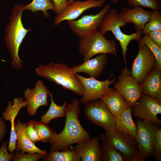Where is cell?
I'll list each match as a JSON object with an SVG mask.
<instances>
[{
    "label": "cell",
    "mask_w": 161,
    "mask_h": 161,
    "mask_svg": "<svg viewBox=\"0 0 161 161\" xmlns=\"http://www.w3.org/2000/svg\"><path fill=\"white\" fill-rule=\"evenodd\" d=\"M138 42L145 45L152 52L157 61L155 66L161 71V48L152 41L148 34H145L142 36Z\"/></svg>",
    "instance_id": "obj_30"
},
{
    "label": "cell",
    "mask_w": 161,
    "mask_h": 161,
    "mask_svg": "<svg viewBox=\"0 0 161 161\" xmlns=\"http://www.w3.org/2000/svg\"><path fill=\"white\" fill-rule=\"evenodd\" d=\"M80 103L79 100L75 98L67 104L64 127L61 133L55 134L50 141L51 150L64 151L70 148L74 144L85 142L91 138L79 119Z\"/></svg>",
    "instance_id": "obj_1"
},
{
    "label": "cell",
    "mask_w": 161,
    "mask_h": 161,
    "mask_svg": "<svg viewBox=\"0 0 161 161\" xmlns=\"http://www.w3.org/2000/svg\"><path fill=\"white\" fill-rule=\"evenodd\" d=\"M132 113L136 118L160 126L161 121L157 115L161 114V97L154 98L143 94L132 107Z\"/></svg>",
    "instance_id": "obj_8"
},
{
    "label": "cell",
    "mask_w": 161,
    "mask_h": 161,
    "mask_svg": "<svg viewBox=\"0 0 161 161\" xmlns=\"http://www.w3.org/2000/svg\"><path fill=\"white\" fill-rule=\"evenodd\" d=\"M45 155L35 153L25 154L15 150V153L11 160L13 161H37L43 158Z\"/></svg>",
    "instance_id": "obj_32"
},
{
    "label": "cell",
    "mask_w": 161,
    "mask_h": 161,
    "mask_svg": "<svg viewBox=\"0 0 161 161\" xmlns=\"http://www.w3.org/2000/svg\"><path fill=\"white\" fill-rule=\"evenodd\" d=\"M157 126L156 130L152 156L157 161L161 160V128Z\"/></svg>",
    "instance_id": "obj_33"
},
{
    "label": "cell",
    "mask_w": 161,
    "mask_h": 161,
    "mask_svg": "<svg viewBox=\"0 0 161 161\" xmlns=\"http://www.w3.org/2000/svg\"><path fill=\"white\" fill-rule=\"evenodd\" d=\"M55 8L57 15L61 13L68 6V0H51Z\"/></svg>",
    "instance_id": "obj_36"
},
{
    "label": "cell",
    "mask_w": 161,
    "mask_h": 161,
    "mask_svg": "<svg viewBox=\"0 0 161 161\" xmlns=\"http://www.w3.org/2000/svg\"><path fill=\"white\" fill-rule=\"evenodd\" d=\"M25 10H29L33 13L41 11L43 12L44 16L48 18L50 15L47 12L49 10H53L55 12V8L51 0H33L28 5L24 6Z\"/></svg>",
    "instance_id": "obj_27"
},
{
    "label": "cell",
    "mask_w": 161,
    "mask_h": 161,
    "mask_svg": "<svg viewBox=\"0 0 161 161\" xmlns=\"http://www.w3.org/2000/svg\"><path fill=\"white\" fill-rule=\"evenodd\" d=\"M118 13L116 9L110 8L105 16L98 29L104 35L108 31L112 32L120 42L125 66H126V55L128 45L132 40L139 41L142 36V31L129 35L124 33L120 27L125 26L127 24L119 16Z\"/></svg>",
    "instance_id": "obj_4"
},
{
    "label": "cell",
    "mask_w": 161,
    "mask_h": 161,
    "mask_svg": "<svg viewBox=\"0 0 161 161\" xmlns=\"http://www.w3.org/2000/svg\"><path fill=\"white\" fill-rule=\"evenodd\" d=\"M34 127L39 138V141L43 143L50 142L54 135L56 134L46 124L40 121L34 122Z\"/></svg>",
    "instance_id": "obj_28"
},
{
    "label": "cell",
    "mask_w": 161,
    "mask_h": 161,
    "mask_svg": "<svg viewBox=\"0 0 161 161\" xmlns=\"http://www.w3.org/2000/svg\"><path fill=\"white\" fill-rule=\"evenodd\" d=\"M139 43L138 52L132 64L130 73L140 84L149 71L155 66L157 61L149 49L142 43Z\"/></svg>",
    "instance_id": "obj_13"
},
{
    "label": "cell",
    "mask_w": 161,
    "mask_h": 161,
    "mask_svg": "<svg viewBox=\"0 0 161 161\" xmlns=\"http://www.w3.org/2000/svg\"><path fill=\"white\" fill-rule=\"evenodd\" d=\"M136 136L139 153L145 158L152 156L156 129L157 125H154L140 118L136 120Z\"/></svg>",
    "instance_id": "obj_12"
},
{
    "label": "cell",
    "mask_w": 161,
    "mask_h": 161,
    "mask_svg": "<svg viewBox=\"0 0 161 161\" xmlns=\"http://www.w3.org/2000/svg\"><path fill=\"white\" fill-rule=\"evenodd\" d=\"M100 138L94 137L84 142L77 143L74 147L82 161H100L102 148Z\"/></svg>",
    "instance_id": "obj_19"
},
{
    "label": "cell",
    "mask_w": 161,
    "mask_h": 161,
    "mask_svg": "<svg viewBox=\"0 0 161 161\" xmlns=\"http://www.w3.org/2000/svg\"><path fill=\"white\" fill-rule=\"evenodd\" d=\"M108 59L106 54H100L93 58L84 61L82 64L73 66L72 68L75 74L83 72L90 78H96L102 74Z\"/></svg>",
    "instance_id": "obj_18"
},
{
    "label": "cell",
    "mask_w": 161,
    "mask_h": 161,
    "mask_svg": "<svg viewBox=\"0 0 161 161\" xmlns=\"http://www.w3.org/2000/svg\"><path fill=\"white\" fill-rule=\"evenodd\" d=\"M44 161H80L81 158L74 149L64 151L50 150L43 158Z\"/></svg>",
    "instance_id": "obj_24"
},
{
    "label": "cell",
    "mask_w": 161,
    "mask_h": 161,
    "mask_svg": "<svg viewBox=\"0 0 161 161\" xmlns=\"http://www.w3.org/2000/svg\"><path fill=\"white\" fill-rule=\"evenodd\" d=\"M100 140L118 150L126 157L127 161H145L147 159L139 152L137 143L133 137L116 129L100 134Z\"/></svg>",
    "instance_id": "obj_5"
},
{
    "label": "cell",
    "mask_w": 161,
    "mask_h": 161,
    "mask_svg": "<svg viewBox=\"0 0 161 161\" xmlns=\"http://www.w3.org/2000/svg\"><path fill=\"white\" fill-rule=\"evenodd\" d=\"M106 1V0L75 1L68 5L61 13L57 15L55 18L54 24L57 26L64 21L74 20L87 10L101 7Z\"/></svg>",
    "instance_id": "obj_15"
},
{
    "label": "cell",
    "mask_w": 161,
    "mask_h": 161,
    "mask_svg": "<svg viewBox=\"0 0 161 161\" xmlns=\"http://www.w3.org/2000/svg\"><path fill=\"white\" fill-rule=\"evenodd\" d=\"M35 121L31 120L27 123L25 129L26 133L32 142L34 144L38 141L39 140L37 134L35 129L34 125Z\"/></svg>",
    "instance_id": "obj_34"
},
{
    "label": "cell",
    "mask_w": 161,
    "mask_h": 161,
    "mask_svg": "<svg viewBox=\"0 0 161 161\" xmlns=\"http://www.w3.org/2000/svg\"><path fill=\"white\" fill-rule=\"evenodd\" d=\"M128 5L133 7H143L152 10L161 9V2L159 0H126Z\"/></svg>",
    "instance_id": "obj_31"
},
{
    "label": "cell",
    "mask_w": 161,
    "mask_h": 161,
    "mask_svg": "<svg viewBox=\"0 0 161 161\" xmlns=\"http://www.w3.org/2000/svg\"><path fill=\"white\" fill-rule=\"evenodd\" d=\"M140 85L143 94L161 97V71L154 66Z\"/></svg>",
    "instance_id": "obj_21"
},
{
    "label": "cell",
    "mask_w": 161,
    "mask_h": 161,
    "mask_svg": "<svg viewBox=\"0 0 161 161\" xmlns=\"http://www.w3.org/2000/svg\"><path fill=\"white\" fill-rule=\"evenodd\" d=\"M116 128L117 130L136 138V126L132 118L131 107L128 106L116 117Z\"/></svg>",
    "instance_id": "obj_23"
},
{
    "label": "cell",
    "mask_w": 161,
    "mask_h": 161,
    "mask_svg": "<svg viewBox=\"0 0 161 161\" xmlns=\"http://www.w3.org/2000/svg\"><path fill=\"white\" fill-rule=\"evenodd\" d=\"M100 99L116 117L129 106L123 97L114 88L106 92Z\"/></svg>",
    "instance_id": "obj_22"
},
{
    "label": "cell",
    "mask_w": 161,
    "mask_h": 161,
    "mask_svg": "<svg viewBox=\"0 0 161 161\" xmlns=\"http://www.w3.org/2000/svg\"><path fill=\"white\" fill-rule=\"evenodd\" d=\"M109 1H111L114 3H116L117 1V0H109Z\"/></svg>",
    "instance_id": "obj_40"
},
{
    "label": "cell",
    "mask_w": 161,
    "mask_h": 161,
    "mask_svg": "<svg viewBox=\"0 0 161 161\" xmlns=\"http://www.w3.org/2000/svg\"><path fill=\"white\" fill-rule=\"evenodd\" d=\"M4 119L0 117V142L4 140L7 132V126L5 123Z\"/></svg>",
    "instance_id": "obj_38"
},
{
    "label": "cell",
    "mask_w": 161,
    "mask_h": 161,
    "mask_svg": "<svg viewBox=\"0 0 161 161\" xmlns=\"http://www.w3.org/2000/svg\"><path fill=\"white\" fill-rule=\"evenodd\" d=\"M27 123H22L19 120L15 123L14 128L17 137L16 150L23 153H37L44 154L48 153L45 150H42L37 147L27 135L25 127ZM15 149V150H16Z\"/></svg>",
    "instance_id": "obj_20"
},
{
    "label": "cell",
    "mask_w": 161,
    "mask_h": 161,
    "mask_svg": "<svg viewBox=\"0 0 161 161\" xmlns=\"http://www.w3.org/2000/svg\"><path fill=\"white\" fill-rule=\"evenodd\" d=\"M8 141H4L1 144L0 148V161H9L13 157L14 152L9 154L8 152Z\"/></svg>",
    "instance_id": "obj_35"
},
{
    "label": "cell",
    "mask_w": 161,
    "mask_h": 161,
    "mask_svg": "<svg viewBox=\"0 0 161 161\" xmlns=\"http://www.w3.org/2000/svg\"><path fill=\"white\" fill-rule=\"evenodd\" d=\"M100 161H127V159L122 153L105 142L101 145Z\"/></svg>",
    "instance_id": "obj_26"
},
{
    "label": "cell",
    "mask_w": 161,
    "mask_h": 161,
    "mask_svg": "<svg viewBox=\"0 0 161 161\" xmlns=\"http://www.w3.org/2000/svg\"><path fill=\"white\" fill-rule=\"evenodd\" d=\"M151 11L143 9L142 7H129L123 8L120 13L119 16L126 24L131 23L134 25L137 32L142 31L149 20Z\"/></svg>",
    "instance_id": "obj_17"
},
{
    "label": "cell",
    "mask_w": 161,
    "mask_h": 161,
    "mask_svg": "<svg viewBox=\"0 0 161 161\" xmlns=\"http://www.w3.org/2000/svg\"><path fill=\"white\" fill-rule=\"evenodd\" d=\"M84 89L82 97L80 100L82 104L99 99L107 92L112 88L109 86L114 83L115 77L110 79L100 81L93 78H86L76 74Z\"/></svg>",
    "instance_id": "obj_10"
},
{
    "label": "cell",
    "mask_w": 161,
    "mask_h": 161,
    "mask_svg": "<svg viewBox=\"0 0 161 161\" xmlns=\"http://www.w3.org/2000/svg\"><path fill=\"white\" fill-rule=\"evenodd\" d=\"M27 105V101L24 100L23 97H16L12 102H8L7 106L2 114L4 119L9 121L11 123V131L8 146V149L11 153L14 152L16 147L17 137L14 128L15 119L21 109Z\"/></svg>",
    "instance_id": "obj_16"
},
{
    "label": "cell",
    "mask_w": 161,
    "mask_h": 161,
    "mask_svg": "<svg viewBox=\"0 0 161 161\" xmlns=\"http://www.w3.org/2000/svg\"><path fill=\"white\" fill-rule=\"evenodd\" d=\"M161 30V13L159 10L151 11L149 21L142 30V34H148L154 31Z\"/></svg>",
    "instance_id": "obj_29"
},
{
    "label": "cell",
    "mask_w": 161,
    "mask_h": 161,
    "mask_svg": "<svg viewBox=\"0 0 161 161\" xmlns=\"http://www.w3.org/2000/svg\"><path fill=\"white\" fill-rule=\"evenodd\" d=\"M84 107L86 118L94 124L105 131L116 129V117L100 99L87 103Z\"/></svg>",
    "instance_id": "obj_7"
},
{
    "label": "cell",
    "mask_w": 161,
    "mask_h": 161,
    "mask_svg": "<svg viewBox=\"0 0 161 161\" xmlns=\"http://www.w3.org/2000/svg\"><path fill=\"white\" fill-rule=\"evenodd\" d=\"M113 87L123 97L128 105L131 107L143 95L140 84L131 75L126 66L122 70Z\"/></svg>",
    "instance_id": "obj_9"
},
{
    "label": "cell",
    "mask_w": 161,
    "mask_h": 161,
    "mask_svg": "<svg viewBox=\"0 0 161 161\" xmlns=\"http://www.w3.org/2000/svg\"><path fill=\"white\" fill-rule=\"evenodd\" d=\"M37 74L49 81L62 86L80 96L83 94V88L72 68L63 64L51 62L41 65L35 69Z\"/></svg>",
    "instance_id": "obj_3"
},
{
    "label": "cell",
    "mask_w": 161,
    "mask_h": 161,
    "mask_svg": "<svg viewBox=\"0 0 161 161\" xmlns=\"http://www.w3.org/2000/svg\"><path fill=\"white\" fill-rule=\"evenodd\" d=\"M148 34L152 41L161 48V30L151 31Z\"/></svg>",
    "instance_id": "obj_37"
},
{
    "label": "cell",
    "mask_w": 161,
    "mask_h": 161,
    "mask_svg": "<svg viewBox=\"0 0 161 161\" xmlns=\"http://www.w3.org/2000/svg\"><path fill=\"white\" fill-rule=\"evenodd\" d=\"M110 8L106 5L97 13L85 15L77 20L67 21L71 30L80 38H83L97 30L105 16Z\"/></svg>",
    "instance_id": "obj_11"
},
{
    "label": "cell",
    "mask_w": 161,
    "mask_h": 161,
    "mask_svg": "<svg viewBox=\"0 0 161 161\" xmlns=\"http://www.w3.org/2000/svg\"></svg>",
    "instance_id": "obj_41"
},
{
    "label": "cell",
    "mask_w": 161,
    "mask_h": 161,
    "mask_svg": "<svg viewBox=\"0 0 161 161\" xmlns=\"http://www.w3.org/2000/svg\"><path fill=\"white\" fill-rule=\"evenodd\" d=\"M50 93L41 80L37 81L33 89L27 88L24 96L28 102L27 113L34 116L39 107L43 106H48L47 96Z\"/></svg>",
    "instance_id": "obj_14"
},
{
    "label": "cell",
    "mask_w": 161,
    "mask_h": 161,
    "mask_svg": "<svg viewBox=\"0 0 161 161\" xmlns=\"http://www.w3.org/2000/svg\"><path fill=\"white\" fill-rule=\"evenodd\" d=\"M51 100V104L48 111L41 117L40 121L48 124L53 119L59 117H65V111L67 105L66 102H64L61 106L56 104L54 101L53 95H49Z\"/></svg>",
    "instance_id": "obj_25"
},
{
    "label": "cell",
    "mask_w": 161,
    "mask_h": 161,
    "mask_svg": "<svg viewBox=\"0 0 161 161\" xmlns=\"http://www.w3.org/2000/svg\"><path fill=\"white\" fill-rule=\"evenodd\" d=\"M75 0H68V5L71 4Z\"/></svg>",
    "instance_id": "obj_39"
},
{
    "label": "cell",
    "mask_w": 161,
    "mask_h": 161,
    "mask_svg": "<svg viewBox=\"0 0 161 161\" xmlns=\"http://www.w3.org/2000/svg\"><path fill=\"white\" fill-rule=\"evenodd\" d=\"M24 10V5L22 4L15 5L5 29L6 46L11 55L12 67L17 70L20 69L23 64L19 56V47L27 33L31 31L30 28H25L22 22L21 17Z\"/></svg>",
    "instance_id": "obj_2"
},
{
    "label": "cell",
    "mask_w": 161,
    "mask_h": 161,
    "mask_svg": "<svg viewBox=\"0 0 161 161\" xmlns=\"http://www.w3.org/2000/svg\"><path fill=\"white\" fill-rule=\"evenodd\" d=\"M78 50L84 61L100 54L116 55L117 52L115 41L106 39L98 29L80 38Z\"/></svg>",
    "instance_id": "obj_6"
}]
</instances>
